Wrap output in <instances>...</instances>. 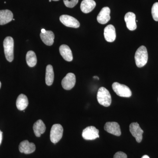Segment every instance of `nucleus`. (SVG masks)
<instances>
[{"instance_id":"31","label":"nucleus","mask_w":158,"mask_h":158,"mask_svg":"<svg viewBox=\"0 0 158 158\" xmlns=\"http://www.w3.org/2000/svg\"><path fill=\"white\" fill-rule=\"evenodd\" d=\"M1 82H0V88H1Z\"/></svg>"},{"instance_id":"5","label":"nucleus","mask_w":158,"mask_h":158,"mask_svg":"<svg viewBox=\"0 0 158 158\" xmlns=\"http://www.w3.org/2000/svg\"><path fill=\"white\" fill-rule=\"evenodd\" d=\"M63 128L59 124H55L52 126L50 131V140L54 144H56L62 138Z\"/></svg>"},{"instance_id":"32","label":"nucleus","mask_w":158,"mask_h":158,"mask_svg":"<svg viewBox=\"0 0 158 158\" xmlns=\"http://www.w3.org/2000/svg\"><path fill=\"white\" fill-rule=\"evenodd\" d=\"M51 1H52V0H49V2H51Z\"/></svg>"},{"instance_id":"2","label":"nucleus","mask_w":158,"mask_h":158,"mask_svg":"<svg viewBox=\"0 0 158 158\" xmlns=\"http://www.w3.org/2000/svg\"><path fill=\"white\" fill-rule=\"evenodd\" d=\"M4 52L6 59L9 62L14 59V40L11 37H7L3 42Z\"/></svg>"},{"instance_id":"21","label":"nucleus","mask_w":158,"mask_h":158,"mask_svg":"<svg viewBox=\"0 0 158 158\" xmlns=\"http://www.w3.org/2000/svg\"><path fill=\"white\" fill-rule=\"evenodd\" d=\"M54 80V73L52 66L48 65L46 69L45 82L48 86L52 85Z\"/></svg>"},{"instance_id":"23","label":"nucleus","mask_w":158,"mask_h":158,"mask_svg":"<svg viewBox=\"0 0 158 158\" xmlns=\"http://www.w3.org/2000/svg\"><path fill=\"white\" fill-rule=\"evenodd\" d=\"M152 15L153 19L156 21H158V2L154 3L152 8Z\"/></svg>"},{"instance_id":"27","label":"nucleus","mask_w":158,"mask_h":158,"mask_svg":"<svg viewBox=\"0 0 158 158\" xmlns=\"http://www.w3.org/2000/svg\"><path fill=\"white\" fill-rule=\"evenodd\" d=\"M141 158H150L147 155H144Z\"/></svg>"},{"instance_id":"4","label":"nucleus","mask_w":158,"mask_h":158,"mask_svg":"<svg viewBox=\"0 0 158 158\" xmlns=\"http://www.w3.org/2000/svg\"><path fill=\"white\" fill-rule=\"evenodd\" d=\"M112 88L118 96L125 98H129L131 96V91L126 85L115 82L112 85Z\"/></svg>"},{"instance_id":"17","label":"nucleus","mask_w":158,"mask_h":158,"mask_svg":"<svg viewBox=\"0 0 158 158\" xmlns=\"http://www.w3.org/2000/svg\"><path fill=\"white\" fill-rule=\"evenodd\" d=\"M96 6V3L94 0H83L81 5L82 12L88 13L91 12Z\"/></svg>"},{"instance_id":"20","label":"nucleus","mask_w":158,"mask_h":158,"mask_svg":"<svg viewBox=\"0 0 158 158\" xmlns=\"http://www.w3.org/2000/svg\"><path fill=\"white\" fill-rule=\"evenodd\" d=\"M29 104L28 99L26 95L20 94L16 100V107L19 110L23 111L27 108Z\"/></svg>"},{"instance_id":"28","label":"nucleus","mask_w":158,"mask_h":158,"mask_svg":"<svg viewBox=\"0 0 158 158\" xmlns=\"http://www.w3.org/2000/svg\"><path fill=\"white\" fill-rule=\"evenodd\" d=\"M46 31L45 29H42V30H41V33H45Z\"/></svg>"},{"instance_id":"13","label":"nucleus","mask_w":158,"mask_h":158,"mask_svg":"<svg viewBox=\"0 0 158 158\" xmlns=\"http://www.w3.org/2000/svg\"><path fill=\"white\" fill-rule=\"evenodd\" d=\"M110 8L108 7H104L98 15V22L102 24L107 23L110 19Z\"/></svg>"},{"instance_id":"16","label":"nucleus","mask_w":158,"mask_h":158,"mask_svg":"<svg viewBox=\"0 0 158 158\" xmlns=\"http://www.w3.org/2000/svg\"><path fill=\"white\" fill-rule=\"evenodd\" d=\"M59 52L63 59L68 62H71L73 59L72 52L68 45L62 44L59 47Z\"/></svg>"},{"instance_id":"18","label":"nucleus","mask_w":158,"mask_h":158,"mask_svg":"<svg viewBox=\"0 0 158 158\" xmlns=\"http://www.w3.org/2000/svg\"><path fill=\"white\" fill-rule=\"evenodd\" d=\"M40 37L46 45L51 46L53 44L55 35L52 31H46L44 33H41Z\"/></svg>"},{"instance_id":"12","label":"nucleus","mask_w":158,"mask_h":158,"mask_svg":"<svg viewBox=\"0 0 158 158\" xmlns=\"http://www.w3.org/2000/svg\"><path fill=\"white\" fill-rule=\"evenodd\" d=\"M125 21L126 23V26L130 31H133L137 28L136 22V15L131 12H129L125 15Z\"/></svg>"},{"instance_id":"9","label":"nucleus","mask_w":158,"mask_h":158,"mask_svg":"<svg viewBox=\"0 0 158 158\" xmlns=\"http://www.w3.org/2000/svg\"><path fill=\"white\" fill-rule=\"evenodd\" d=\"M76 76L74 74L68 73L62 81V88L66 90H70L74 87L76 84Z\"/></svg>"},{"instance_id":"19","label":"nucleus","mask_w":158,"mask_h":158,"mask_svg":"<svg viewBox=\"0 0 158 158\" xmlns=\"http://www.w3.org/2000/svg\"><path fill=\"white\" fill-rule=\"evenodd\" d=\"M33 129L36 137H40L42 134L45 132L46 126L42 120L39 119L34 123Z\"/></svg>"},{"instance_id":"25","label":"nucleus","mask_w":158,"mask_h":158,"mask_svg":"<svg viewBox=\"0 0 158 158\" xmlns=\"http://www.w3.org/2000/svg\"><path fill=\"white\" fill-rule=\"evenodd\" d=\"M126 154L122 152H116L113 158H127Z\"/></svg>"},{"instance_id":"7","label":"nucleus","mask_w":158,"mask_h":158,"mask_svg":"<svg viewBox=\"0 0 158 158\" xmlns=\"http://www.w3.org/2000/svg\"><path fill=\"white\" fill-rule=\"evenodd\" d=\"M60 21L64 25L69 27L77 28L80 26V23L78 21L70 15H63L60 17Z\"/></svg>"},{"instance_id":"8","label":"nucleus","mask_w":158,"mask_h":158,"mask_svg":"<svg viewBox=\"0 0 158 158\" xmlns=\"http://www.w3.org/2000/svg\"><path fill=\"white\" fill-rule=\"evenodd\" d=\"M130 131L137 142L140 143L142 141L144 131L141 129L138 123H132L130 124Z\"/></svg>"},{"instance_id":"29","label":"nucleus","mask_w":158,"mask_h":158,"mask_svg":"<svg viewBox=\"0 0 158 158\" xmlns=\"http://www.w3.org/2000/svg\"><path fill=\"white\" fill-rule=\"evenodd\" d=\"M94 78L97 79L98 80H99V78L98 77H96V76L94 77Z\"/></svg>"},{"instance_id":"1","label":"nucleus","mask_w":158,"mask_h":158,"mask_svg":"<svg viewBox=\"0 0 158 158\" xmlns=\"http://www.w3.org/2000/svg\"><path fill=\"white\" fill-rule=\"evenodd\" d=\"M135 58L136 65L139 68L146 65L148 60V53L146 48L144 46L140 47L136 51Z\"/></svg>"},{"instance_id":"6","label":"nucleus","mask_w":158,"mask_h":158,"mask_svg":"<svg viewBox=\"0 0 158 158\" xmlns=\"http://www.w3.org/2000/svg\"><path fill=\"white\" fill-rule=\"evenodd\" d=\"M82 137L86 140H93L98 138L99 130L95 127L89 126L83 130Z\"/></svg>"},{"instance_id":"15","label":"nucleus","mask_w":158,"mask_h":158,"mask_svg":"<svg viewBox=\"0 0 158 158\" xmlns=\"http://www.w3.org/2000/svg\"><path fill=\"white\" fill-rule=\"evenodd\" d=\"M13 15L9 10H0V25L6 24L13 20Z\"/></svg>"},{"instance_id":"3","label":"nucleus","mask_w":158,"mask_h":158,"mask_svg":"<svg viewBox=\"0 0 158 158\" xmlns=\"http://www.w3.org/2000/svg\"><path fill=\"white\" fill-rule=\"evenodd\" d=\"M97 100L100 104L105 107L109 106L112 102L110 92L104 87H101L99 89L97 93Z\"/></svg>"},{"instance_id":"22","label":"nucleus","mask_w":158,"mask_h":158,"mask_svg":"<svg viewBox=\"0 0 158 158\" xmlns=\"http://www.w3.org/2000/svg\"><path fill=\"white\" fill-rule=\"evenodd\" d=\"M26 61L30 67H33L36 65L37 63V58L34 52L30 51L27 52L26 55Z\"/></svg>"},{"instance_id":"26","label":"nucleus","mask_w":158,"mask_h":158,"mask_svg":"<svg viewBox=\"0 0 158 158\" xmlns=\"http://www.w3.org/2000/svg\"><path fill=\"white\" fill-rule=\"evenodd\" d=\"M2 132L0 131V145L2 143Z\"/></svg>"},{"instance_id":"30","label":"nucleus","mask_w":158,"mask_h":158,"mask_svg":"<svg viewBox=\"0 0 158 158\" xmlns=\"http://www.w3.org/2000/svg\"><path fill=\"white\" fill-rule=\"evenodd\" d=\"M52 1H59V0H52Z\"/></svg>"},{"instance_id":"11","label":"nucleus","mask_w":158,"mask_h":158,"mask_svg":"<svg viewBox=\"0 0 158 158\" xmlns=\"http://www.w3.org/2000/svg\"><path fill=\"white\" fill-rule=\"evenodd\" d=\"M20 152L25 154H29L34 152L36 150V146L33 143H30L27 140L22 141L19 145Z\"/></svg>"},{"instance_id":"10","label":"nucleus","mask_w":158,"mask_h":158,"mask_svg":"<svg viewBox=\"0 0 158 158\" xmlns=\"http://www.w3.org/2000/svg\"><path fill=\"white\" fill-rule=\"evenodd\" d=\"M104 129L107 132L116 136L121 135V132L120 126L115 122H107L105 125Z\"/></svg>"},{"instance_id":"14","label":"nucleus","mask_w":158,"mask_h":158,"mask_svg":"<svg viewBox=\"0 0 158 158\" xmlns=\"http://www.w3.org/2000/svg\"><path fill=\"white\" fill-rule=\"evenodd\" d=\"M104 37L107 42H113L116 38V32L115 27L112 25H109L104 29Z\"/></svg>"},{"instance_id":"24","label":"nucleus","mask_w":158,"mask_h":158,"mask_svg":"<svg viewBox=\"0 0 158 158\" xmlns=\"http://www.w3.org/2000/svg\"><path fill=\"white\" fill-rule=\"evenodd\" d=\"M78 1L79 0H64L63 2L66 7L73 8L76 6Z\"/></svg>"}]
</instances>
